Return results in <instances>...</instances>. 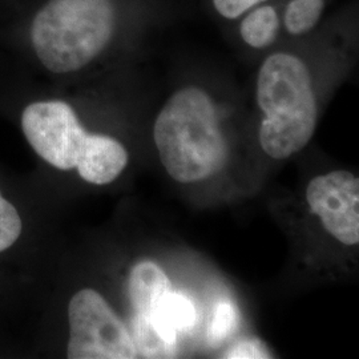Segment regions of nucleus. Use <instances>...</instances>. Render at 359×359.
<instances>
[{"label": "nucleus", "mask_w": 359, "mask_h": 359, "mask_svg": "<svg viewBox=\"0 0 359 359\" xmlns=\"http://www.w3.org/2000/svg\"><path fill=\"white\" fill-rule=\"evenodd\" d=\"M154 140L163 167L181 184L217 175L229 157L216 105L198 87L181 88L168 99L154 121Z\"/></svg>", "instance_id": "nucleus-1"}, {"label": "nucleus", "mask_w": 359, "mask_h": 359, "mask_svg": "<svg viewBox=\"0 0 359 359\" xmlns=\"http://www.w3.org/2000/svg\"><path fill=\"white\" fill-rule=\"evenodd\" d=\"M257 104L264 114L258 140L264 152L285 160L311 140L318 107L308 65L289 52L270 55L257 76Z\"/></svg>", "instance_id": "nucleus-2"}, {"label": "nucleus", "mask_w": 359, "mask_h": 359, "mask_svg": "<svg viewBox=\"0 0 359 359\" xmlns=\"http://www.w3.org/2000/svg\"><path fill=\"white\" fill-rule=\"evenodd\" d=\"M116 28L114 0H48L35 13L29 38L40 65L56 75L90 65Z\"/></svg>", "instance_id": "nucleus-3"}, {"label": "nucleus", "mask_w": 359, "mask_h": 359, "mask_svg": "<svg viewBox=\"0 0 359 359\" xmlns=\"http://www.w3.org/2000/svg\"><path fill=\"white\" fill-rule=\"evenodd\" d=\"M68 323L67 358H137L128 327L99 292L87 287L74 294L68 304Z\"/></svg>", "instance_id": "nucleus-4"}, {"label": "nucleus", "mask_w": 359, "mask_h": 359, "mask_svg": "<svg viewBox=\"0 0 359 359\" xmlns=\"http://www.w3.org/2000/svg\"><path fill=\"white\" fill-rule=\"evenodd\" d=\"M20 126L31 148L59 170L76 169L90 140L75 109L62 100L27 105Z\"/></svg>", "instance_id": "nucleus-5"}, {"label": "nucleus", "mask_w": 359, "mask_h": 359, "mask_svg": "<svg viewBox=\"0 0 359 359\" xmlns=\"http://www.w3.org/2000/svg\"><path fill=\"white\" fill-rule=\"evenodd\" d=\"M306 201L323 229L346 246L359 244V180L347 170L320 175L309 182Z\"/></svg>", "instance_id": "nucleus-6"}, {"label": "nucleus", "mask_w": 359, "mask_h": 359, "mask_svg": "<svg viewBox=\"0 0 359 359\" xmlns=\"http://www.w3.org/2000/svg\"><path fill=\"white\" fill-rule=\"evenodd\" d=\"M128 158L126 147L118 140L105 135H90L77 164V173L90 184L107 185L121 175Z\"/></svg>", "instance_id": "nucleus-7"}, {"label": "nucleus", "mask_w": 359, "mask_h": 359, "mask_svg": "<svg viewBox=\"0 0 359 359\" xmlns=\"http://www.w3.org/2000/svg\"><path fill=\"white\" fill-rule=\"evenodd\" d=\"M172 292L165 271L152 261L136 264L129 274L128 294L133 314L152 316L157 304Z\"/></svg>", "instance_id": "nucleus-8"}, {"label": "nucleus", "mask_w": 359, "mask_h": 359, "mask_svg": "<svg viewBox=\"0 0 359 359\" xmlns=\"http://www.w3.org/2000/svg\"><path fill=\"white\" fill-rule=\"evenodd\" d=\"M152 321L168 344L176 346L177 333L191 329L196 322V309L185 295L169 292L154 308Z\"/></svg>", "instance_id": "nucleus-9"}, {"label": "nucleus", "mask_w": 359, "mask_h": 359, "mask_svg": "<svg viewBox=\"0 0 359 359\" xmlns=\"http://www.w3.org/2000/svg\"><path fill=\"white\" fill-rule=\"evenodd\" d=\"M280 31V18L274 7L269 4L256 6L245 13L240 25V35L245 43L256 50L269 47Z\"/></svg>", "instance_id": "nucleus-10"}, {"label": "nucleus", "mask_w": 359, "mask_h": 359, "mask_svg": "<svg viewBox=\"0 0 359 359\" xmlns=\"http://www.w3.org/2000/svg\"><path fill=\"white\" fill-rule=\"evenodd\" d=\"M129 333L132 335L137 357L172 358L176 355V346L168 344L158 333L151 316L133 314Z\"/></svg>", "instance_id": "nucleus-11"}, {"label": "nucleus", "mask_w": 359, "mask_h": 359, "mask_svg": "<svg viewBox=\"0 0 359 359\" xmlns=\"http://www.w3.org/2000/svg\"><path fill=\"white\" fill-rule=\"evenodd\" d=\"M325 0H290L283 13V25L290 35L299 36L318 25Z\"/></svg>", "instance_id": "nucleus-12"}, {"label": "nucleus", "mask_w": 359, "mask_h": 359, "mask_svg": "<svg viewBox=\"0 0 359 359\" xmlns=\"http://www.w3.org/2000/svg\"><path fill=\"white\" fill-rule=\"evenodd\" d=\"M238 323V310L228 302L221 301L215 309L213 320L208 332V342L212 346H219L225 339L231 337Z\"/></svg>", "instance_id": "nucleus-13"}, {"label": "nucleus", "mask_w": 359, "mask_h": 359, "mask_svg": "<svg viewBox=\"0 0 359 359\" xmlns=\"http://www.w3.org/2000/svg\"><path fill=\"white\" fill-rule=\"evenodd\" d=\"M22 231L23 222L18 209L0 192V253L16 244Z\"/></svg>", "instance_id": "nucleus-14"}, {"label": "nucleus", "mask_w": 359, "mask_h": 359, "mask_svg": "<svg viewBox=\"0 0 359 359\" xmlns=\"http://www.w3.org/2000/svg\"><path fill=\"white\" fill-rule=\"evenodd\" d=\"M225 358H270L269 350L258 339H244L237 342L225 353Z\"/></svg>", "instance_id": "nucleus-15"}, {"label": "nucleus", "mask_w": 359, "mask_h": 359, "mask_svg": "<svg viewBox=\"0 0 359 359\" xmlns=\"http://www.w3.org/2000/svg\"><path fill=\"white\" fill-rule=\"evenodd\" d=\"M265 0H213V6L222 18L236 20Z\"/></svg>", "instance_id": "nucleus-16"}]
</instances>
